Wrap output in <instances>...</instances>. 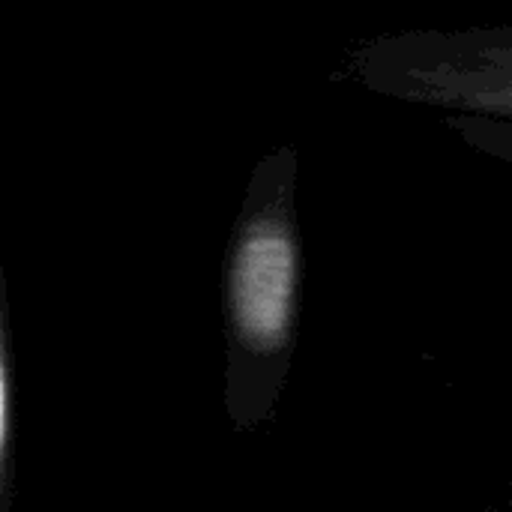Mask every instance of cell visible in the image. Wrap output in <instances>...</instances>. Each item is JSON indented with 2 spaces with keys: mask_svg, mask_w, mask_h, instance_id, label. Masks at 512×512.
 <instances>
[{
  "mask_svg": "<svg viewBox=\"0 0 512 512\" xmlns=\"http://www.w3.org/2000/svg\"><path fill=\"white\" fill-rule=\"evenodd\" d=\"M303 243L297 222V153L258 159L225 258V414L237 435L276 417L300 324Z\"/></svg>",
  "mask_w": 512,
  "mask_h": 512,
  "instance_id": "cell-1",
  "label": "cell"
},
{
  "mask_svg": "<svg viewBox=\"0 0 512 512\" xmlns=\"http://www.w3.org/2000/svg\"><path fill=\"white\" fill-rule=\"evenodd\" d=\"M345 78L408 102L459 111L453 126L510 129L512 30H408L363 42L342 60Z\"/></svg>",
  "mask_w": 512,
  "mask_h": 512,
  "instance_id": "cell-2",
  "label": "cell"
},
{
  "mask_svg": "<svg viewBox=\"0 0 512 512\" xmlns=\"http://www.w3.org/2000/svg\"><path fill=\"white\" fill-rule=\"evenodd\" d=\"M9 447H12V345L6 312V273L0 264V510L9 489Z\"/></svg>",
  "mask_w": 512,
  "mask_h": 512,
  "instance_id": "cell-3",
  "label": "cell"
}]
</instances>
